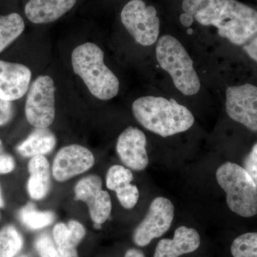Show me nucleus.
Segmentation results:
<instances>
[{
    "mask_svg": "<svg viewBox=\"0 0 257 257\" xmlns=\"http://www.w3.org/2000/svg\"><path fill=\"white\" fill-rule=\"evenodd\" d=\"M133 112L142 126L162 138L184 133L194 123V116L188 108L174 99L162 96L138 98L133 102Z\"/></svg>",
    "mask_w": 257,
    "mask_h": 257,
    "instance_id": "obj_1",
    "label": "nucleus"
},
{
    "mask_svg": "<svg viewBox=\"0 0 257 257\" xmlns=\"http://www.w3.org/2000/svg\"><path fill=\"white\" fill-rule=\"evenodd\" d=\"M104 58V52L92 42L79 45L72 53L74 73L82 79L93 96L106 101L117 95L119 82L116 76L106 67Z\"/></svg>",
    "mask_w": 257,
    "mask_h": 257,
    "instance_id": "obj_2",
    "label": "nucleus"
},
{
    "mask_svg": "<svg viewBox=\"0 0 257 257\" xmlns=\"http://www.w3.org/2000/svg\"><path fill=\"white\" fill-rule=\"evenodd\" d=\"M157 62L170 74L176 88L186 96H192L201 87L194 62L183 45L171 35L159 39L156 47Z\"/></svg>",
    "mask_w": 257,
    "mask_h": 257,
    "instance_id": "obj_3",
    "label": "nucleus"
},
{
    "mask_svg": "<svg viewBox=\"0 0 257 257\" xmlns=\"http://www.w3.org/2000/svg\"><path fill=\"white\" fill-rule=\"evenodd\" d=\"M216 177L233 212L243 217L256 215L257 185L243 167L226 162L216 170Z\"/></svg>",
    "mask_w": 257,
    "mask_h": 257,
    "instance_id": "obj_4",
    "label": "nucleus"
},
{
    "mask_svg": "<svg viewBox=\"0 0 257 257\" xmlns=\"http://www.w3.org/2000/svg\"><path fill=\"white\" fill-rule=\"evenodd\" d=\"M214 27L234 45H246L257 35V11L236 0H227Z\"/></svg>",
    "mask_w": 257,
    "mask_h": 257,
    "instance_id": "obj_5",
    "label": "nucleus"
},
{
    "mask_svg": "<svg viewBox=\"0 0 257 257\" xmlns=\"http://www.w3.org/2000/svg\"><path fill=\"white\" fill-rule=\"evenodd\" d=\"M121 23L130 35L143 46H151L158 40L160 21L156 9L143 0H131L120 15Z\"/></svg>",
    "mask_w": 257,
    "mask_h": 257,
    "instance_id": "obj_6",
    "label": "nucleus"
},
{
    "mask_svg": "<svg viewBox=\"0 0 257 257\" xmlns=\"http://www.w3.org/2000/svg\"><path fill=\"white\" fill-rule=\"evenodd\" d=\"M28 122L35 128H47L55 118V85L50 76L41 75L29 89L25 104Z\"/></svg>",
    "mask_w": 257,
    "mask_h": 257,
    "instance_id": "obj_7",
    "label": "nucleus"
},
{
    "mask_svg": "<svg viewBox=\"0 0 257 257\" xmlns=\"http://www.w3.org/2000/svg\"><path fill=\"white\" fill-rule=\"evenodd\" d=\"M174 216L175 207L170 199L155 198L146 216L134 231V242L139 246H146L154 239L163 236L170 229Z\"/></svg>",
    "mask_w": 257,
    "mask_h": 257,
    "instance_id": "obj_8",
    "label": "nucleus"
},
{
    "mask_svg": "<svg viewBox=\"0 0 257 257\" xmlns=\"http://www.w3.org/2000/svg\"><path fill=\"white\" fill-rule=\"evenodd\" d=\"M226 110L230 118L257 132V87L246 84L228 87Z\"/></svg>",
    "mask_w": 257,
    "mask_h": 257,
    "instance_id": "obj_9",
    "label": "nucleus"
},
{
    "mask_svg": "<svg viewBox=\"0 0 257 257\" xmlns=\"http://www.w3.org/2000/svg\"><path fill=\"white\" fill-rule=\"evenodd\" d=\"M76 200L85 202L94 224H102L110 216L111 201L109 193L102 189L99 176L89 175L81 179L74 187Z\"/></svg>",
    "mask_w": 257,
    "mask_h": 257,
    "instance_id": "obj_10",
    "label": "nucleus"
},
{
    "mask_svg": "<svg viewBox=\"0 0 257 257\" xmlns=\"http://www.w3.org/2000/svg\"><path fill=\"white\" fill-rule=\"evenodd\" d=\"M94 164V155L87 148L79 145H68L61 149L54 159L52 175L58 182H65L87 172Z\"/></svg>",
    "mask_w": 257,
    "mask_h": 257,
    "instance_id": "obj_11",
    "label": "nucleus"
},
{
    "mask_svg": "<svg viewBox=\"0 0 257 257\" xmlns=\"http://www.w3.org/2000/svg\"><path fill=\"white\" fill-rule=\"evenodd\" d=\"M147 138L138 128L128 126L121 133L116 143V152L124 165L135 171H143L149 163Z\"/></svg>",
    "mask_w": 257,
    "mask_h": 257,
    "instance_id": "obj_12",
    "label": "nucleus"
},
{
    "mask_svg": "<svg viewBox=\"0 0 257 257\" xmlns=\"http://www.w3.org/2000/svg\"><path fill=\"white\" fill-rule=\"evenodd\" d=\"M32 72L24 64L0 60V98L13 101L28 91Z\"/></svg>",
    "mask_w": 257,
    "mask_h": 257,
    "instance_id": "obj_13",
    "label": "nucleus"
},
{
    "mask_svg": "<svg viewBox=\"0 0 257 257\" xmlns=\"http://www.w3.org/2000/svg\"><path fill=\"white\" fill-rule=\"evenodd\" d=\"M200 244V236L197 230L179 226L175 230L173 239H163L159 241L154 257H179L194 252Z\"/></svg>",
    "mask_w": 257,
    "mask_h": 257,
    "instance_id": "obj_14",
    "label": "nucleus"
},
{
    "mask_svg": "<svg viewBox=\"0 0 257 257\" xmlns=\"http://www.w3.org/2000/svg\"><path fill=\"white\" fill-rule=\"evenodd\" d=\"M77 0H30L25 13L31 23L42 25L53 23L74 8Z\"/></svg>",
    "mask_w": 257,
    "mask_h": 257,
    "instance_id": "obj_15",
    "label": "nucleus"
},
{
    "mask_svg": "<svg viewBox=\"0 0 257 257\" xmlns=\"http://www.w3.org/2000/svg\"><path fill=\"white\" fill-rule=\"evenodd\" d=\"M52 234L61 257H79L77 246L86 235V229L80 222L70 220L67 224L58 223Z\"/></svg>",
    "mask_w": 257,
    "mask_h": 257,
    "instance_id": "obj_16",
    "label": "nucleus"
},
{
    "mask_svg": "<svg viewBox=\"0 0 257 257\" xmlns=\"http://www.w3.org/2000/svg\"><path fill=\"white\" fill-rule=\"evenodd\" d=\"M30 178L28 181L29 195L35 200H42L50 192V167L45 156L32 157L28 164Z\"/></svg>",
    "mask_w": 257,
    "mask_h": 257,
    "instance_id": "obj_17",
    "label": "nucleus"
},
{
    "mask_svg": "<svg viewBox=\"0 0 257 257\" xmlns=\"http://www.w3.org/2000/svg\"><path fill=\"white\" fill-rule=\"evenodd\" d=\"M227 0H183L182 10L204 26H214Z\"/></svg>",
    "mask_w": 257,
    "mask_h": 257,
    "instance_id": "obj_18",
    "label": "nucleus"
},
{
    "mask_svg": "<svg viewBox=\"0 0 257 257\" xmlns=\"http://www.w3.org/2000/svg\"><path fill=\"white\" fill-rule=\"evenodd\" d=\"M57 143L55 135L47 128H36L17 147V152L24 157L44 156L54 150Z\"/></svg>",
    "mask_w": 257,
    "mask_h": 257,
    "instance_id": "obj_19",
    "label": "nucleus"
},
{
    "mask_svg": "<svg viewBox=\"0 0 257 257\" xmlns=\"http://www.w3.org/2000/svg\"><path fill=\"white\" fill-rule=\"evenodd\" d=\"M25 28V22L18 13L0 16V53L23 34Z\"/></svg>",
    "mask_w": 257,
    "mask_h": 257,
    "instance_id": "obj_20",
    "label": "nucleus"
},
{
    "mask_svg": "<svg viewBox=\"0 0 257 257\" xmlns=\"http://www.w3.org/2000/svg\"><path fill=\"white\" fill-rule=\"evenodd\" d=\"M19 217L28 229L38 230L52 224L55 221V215L51 211L37 210L35 204L28 203L20 209Z\"/></svg>",
    "mask_w": 257,
    "mask_h": 257,
    "instance_id": "obj_21",
    "label": "nucleus"
},
{
    "mask_svg": "<svg viewBox=\"0 0 257 257\" xmlns=\"http://www.w3.org/2000/svg\"><path fill=\"white\" fill-rule=\"evenodd\" d=\"M24 239L13 225L0 229V257H15L23 249Z\"/></svg>",
    "mask_w": 257,
    "mask_h": 257,
    "instance_id": "obj_22",
    "label": "nucleus"
},
{
    "mask_svg": "<svg viewBox=\"0 0 257 257\" xmlns=\"http://www.w3.org/2000/svg\"><path fill=\"white\" fill-rule=\"evenodd\" d=\"M231 253L234 257H257V232L236 237L231 244Z\"/></svg>",
    "mask_w": 257,
    "mask_h": 257,
    "instance_id": "obj_23",
    "label": "nucleus"
},
{
    "mask_svg": "<svg viewBox=\"0 0 257 257\" xmlns=\"http://www.w3.org/2000/svg\"><path fill=\"white\" fill-rule=\"evenodd\" d=\"M133 179L131 170L125 168L123 166L113 165L106 174V187L110 190L116 191L123 186L131 184Z\"/></svg>",
    "mask_w": 257,
    "mask_h": 257,
    "instance_id": "obj_24",
    "label": "nucleus"
},
{
    "mask_svg": "<svg viewBox=\"0 0 257 257\" xmlns=\"http://www.w3.org/2000/svg\"><path fill=\"white\" fill-rule=\"evenodd\" d=\"M115 192L120 204L125 209H133L138 204L140 192L136 186L128 184L116 189Z\"/></svg>",
    "mask_w": 257,
    "mask_h": 257,
    "instance_id": "obj_25",
    "label": "nucleus"
},
{
    "mask_svg": "<svg viewBox=\"0 0 257 257\" xmlns=\"http://www.w3.org/2000/svg\"><path fill=\"white\" fill-rule=\"evenodd\" d=\"M35 246L40 257H61L54 239L45 233L37 238Z\"/></svg>",
    "mask_w": 257,
    "mask_h": 257,
    "instance_id": "obj_26",
    "label": "nucleus"
},
{
    "mask_svg": "<svg viewBox=\"0 0 257 257\" xmlns=\"http://www.w3.org/2000/svg\"><path fill=\"white\" fill-rule=\"evenodd\" d=\"M243 169L251 176L257 185V143L253 145L251 152L243 161Z\"/></svg>",
    "mask_w": 257,
    "mask_h": 257,
    "instance_id": "obj_27",
    "label": "nucleus"
},
{
    "mask_svg": "<svg viewBox=\"0 0 257 257\" xmlns=\"http://www.w3.org/2000/svg\"><path fill=\"white\" fill-rule=\"evenodd\" d=\"M13 114L14 110L12 101H5L0 98V126L8 124Z\"/></svg>",
    "mask_w": 257,
    "mask_h": 257,
    "instance_id": "obj_28",
    "label": "nucleus"
},
{
    "mask_svg": "<svg viewBox=\"0 0 257 257\" xmlns=\"http://www.w3.org/2000/svg\"><path fill=\"white\" fill-rule=\"evenodd\" d=\"M15 168L14 158L9 154L4 152L0 155V174L5 175L13 172Z\"/></svg>",
    "mask_w": 257,
    "mask_h": 257,
    "instance_id": "obj_29",
    "label": "nucleus"
},
{
    "mask_svg": "<svg viewBox=\"0 0 257 257\" xmlns=\"http://www.w3.org/2000/svg\"><path fill=\"white\" fill-rule=\"evenodd\" d=\"M243 50L249 56L250 58L257 62V35L243 45Z\"/></svg>",
    "mask_w": 257,
    "mask_h": 257,
    "instance_id": "obj_30",
    "label": "nucleus"
},
{
    "mask_svg": "<svg viewBox=\"0 0 257 257\" xmlns=\"http://www.w3.org/2000/svg\"><path fill=\"white\" fill-rule=\"evenodd\" d=\"M124 257H145L143 251L137 248H130L125 253Z\"/></svg>",
    "mask_w": 257,
    "mask_h": 257,
    "instance_id": "obj_31",
    "label": "nucleus"
},
{
    "mask_svg": "<svg viewBox=\"0 0 257 257\" xmlns=\"http://www.w3.org/2000/svg\"><path fill=\"white\" fill-rule=\"evenodd\" d=\"M5 207L4 199L3 197V193H2L1 187H0V208Z\"/></svg>",
    "mask_w": 257,
    "mask_h": 257,
    "instance_id": "obj_32",
    "label": "nucleus"
},
{
    "mask_svg": "<svg viewBox=\"0 0 257 257\" xmlns=\"http://www.w3.org/2000/svg\"><path fill=\"white\" fill-rule=\"evenodd\" d=\"M5 150H4V147H3V142H2V140H0V155H2V154L4 153Z\"/></svg>",
    "mask_w": 257,
    "mask_h": 257,
    "instance_id": "obj_33",
    "label": "nucleus"
},
{
    "mask_svg": "<svg viewBox=\"0 0 257 257\" xmlns=\"http://www.w3.org/2000/svg\"><path fill=\"white\" fill-rule=\"evenodd\" d=\"M18 257H29V256H26V255H21V256H19Z\"/></svg>",
    "mask_w": 257,
    "mask_h": 257,
    "instance_id": "obj_34",
    "label": "nucleus"
}]
</instances>
